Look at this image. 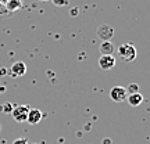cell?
Returning <instances> with one entry per match:
<instances>
[{
  "mask_svg": "<svg viewBox=\"0 0 150 144\" xmlns=\"http://www.w3.org/2000/svg\"><path fill=\"white\" fill-rule=\"evenodd\" d=\"M118 57L125 63H132L136 58V48L131 43H124L118 47Z\"/></svg>",
  "mask_w": 150,
  "mask_h": 144,
  "instance_id": "cell-1",
  "label": "cell"
},
{
  "mask_svg": "<svg viewBox=\"0 0 150 144\" xmlns=\"http://www.w3.org/2000/svg\"><path fill=\"white\" fill-rule=\"evenodd\" d=\"M76 14H78V8L75 7L74 10H71V15H76Z\"/></svg>",
  "mask_w": 150,
  "mask_h": 144,
  "instance_id": "cell-15",
  "label": "cell"
},
{
  "mask_svg": "<svg viewBox=\"0 0 150 144\" xmlns=\"http://www.w3.org/2000/svg\"><path fill=\"white\" fill-rule=\"evenodd\" d=\"M115 63H117V60L114 55H100V58H99V67L103 71L112 70L115 67Z\"/></svg>",
  "mask_w": 150,
  "mask_h": 144,
  "instance_id": "cell-4",
  "label": "cell"
},
{
  "mask_svg": "<svg viewBox=\"0 0 150 144\" xmlns=\"http://www.w3.org/2000/svg\"><path fill=\"white\" fill-rule=\"evenodd\" d=\"M13 144H28V139L25 137H21V139H16L13 141Z\"/></svg>",
  "mask_w": 150,
  "mask_h": 144,
  "instance_id": "cell-14",
  "label": "cell"
},
{
  "mask_svg": "<svg viewBox=\"0 0 150 144\" xmlns=\"http://www.w3.org/2000/svg\"><path fill=\"white\" fill-rule=\"evenodd\" d=\"M13 105H11V103H6V104H3L1 107H0V110H3L1 112H6V114H11V111H13Z\"/></svg>",
  "mask_w": 150,
  "mask_h": 144,
  "instance_id": "cell-12",
  "label": "cell"
},
{
  "mask_svg": "<svg viewBox=\"0 0 150 144\" xmlns=\"http://www.w3.org/2000/svg\"><path fill=\"white\" fill-rule=\"evenodd\" d=\"M6 7H7L8 11H17L22 7V1L21 0H8L7 4H6Z\"/></svg>",
  "mask_w": 150,
  "mask_h": 144,
  "instance_id": "cell-10",
  "label": "cell"
},
{
  "mask_svg": "<svg viewBox=\"0 0 150 144\" xmlns=\"http://www.w3.org/2000/svg\"><path fill=\"white\" fill-rule=\"evenodd\" d=\"M127 93H128V94L139 93V86L136 85V83H131V85L128 86V89H127Z\"/></svg>",
  "mask_w": 150,
  "mask_h": 144,
  "instance_id": "cell-11",
  "label": "cell"
},
{
  "mask_svg": "<svg viewBox=\"0 0 150 144\" xmlns=\"http://www.w3.org/2000/svg\"><path fill=\"white\" fill-rule=\"evenodd\" d=\"M52 3L54 6H59V7H64L68 4V0H52Z\"/></svg>",
  "mask_w": 150,
  "mask_h": 144,
  "instance_id": "cell-13",
  "label": "cell"
},
{
  "mask_svg": "<svg viewBox=\"0 0 150 144\" xmlns=\"http://www.w3.org/2000/svg\"><path fill=\"white\" fill-rule=\"evenodd\" d=\"M39 1H50V0H39Z\"/></svg>",
  "mask_w": 150,
  "mask_h": 144,
  "instance_id": "cell-17",
  "label": "cell"
},
{
  "mask_svg": "<svg viewBox=\"0 0 150 144\" xmlns=\"http://www.w3.org/2000/svg\"><path fill=\"white\" fill-rule=\"evenodd\" d=\"M27 72V65L24 64L22 61H17L11 65V75L14 78H18V76H24Z\"/></svg>",
  "mask_w": 150,
  "mask_h": 144,
  "instance_id": "cell-7",
  "label": "cell"
},
{
  "mask_svg": "<svg viewBox=\"0 0 150 144\" xmlns=\"http://www.w3.org/2000/svg\"><path fill=\"white\" fill-rule=\"evenodd\" d=\"M0 132H1V125H0Z\"/></svg>",
  "mask_w": 150,
  "mask_h": 144,
  "instance_id": "cell-18",
  "label": "cell"
},
{
  "mask_svg": "<svg viewBox=\"0 0 150 144\" xmlns=\"http://www.w3.org/2000/svg\"><path fill=\"white\" fill-rule=\"evenodd\" d=\"M97 36L102 39V42L104 40H110L114 36V29L110 25H102L97 28Z\"/></svg>",
  "mask_w": 150,
  "mask_h": 144,
  "instance_id": "cell-5",
  "label": "cell"
},
{
  "mask_svg": "<svg viewBox=\"0 0 150 144\" xmlns=\"http://www.w3.org/2000/svg\"><path fill=\"white\" fill-rule=\"evenodd\" d=\"M103 144H110V140H103Z\"/></svg>",
  "mask_w": 150,
  "mask_h": 144,
  "instance_id": "cell-16",
  "label": "cell"
},
{
  "mask_svg": "<svg viewBox=\"0 0 150 144\" xmlns=\"http://www.w3.org/2000/svg\"><path fill=\"white\" fill-rule=\"evenodd\" d=\"M127 87H122V86H114L110 90V98H111L114 103H122L127 100Z\"/></svg>",
  "mask_w": 150,
  "mask_h": 144,
  "instance_id": "cell-3",
  "label": "cell"
},
{
  "mask_svg": "<svg viewBox=\"0 0 150 144\" xmlns=\"http://www.w3.org/2000/svg\"><path fill=\"white\" fill-rule=\"evenodd\" d=\"M127 101H128L129 105L132 107H138L143 103V96L140 93H134V94H128L127 96Z\"/></svg>",
  "mask_w": 150,
  "mask_h": 144,
  "instance_id": "cell-9",
  "label": "cell"
},
{
  "mask_svg": "<svg viewBox=\"0 0 150 144\" xmlns=\"http://www.w3.org/2000/svg\"><path fill=\"white\" fill-rule=\"evenodd\" d=\"M99 50H100V54H102V55H112L115 47H114V44H112L110 40H104V42H102Z\"/></svg>",
  "mask_w": 150,
  "mask_h": 144,
  "instance_id": "cell-8",
  "label": "cell"
},
{
  "mask_svg": "<svg viewBox=\"0 0 150 144\" xmlns=\"http://www.w3.org/2000/svg\"><path fill=\"white\" fill-rule=\"evenodd\" d=\"M35 144H36V143H35Z\"/></svg>",
  "mask_w": 150,
  "mask_h": 144,
  "instance_id": "cell-19",
  "label": "cell"
},
{
  "mask_svg": "<svg viewBox=\"0 0 150 144\" xmlns=\"http://www.w3.org/2000/svg\"><path fill=\"white\" fill-rule=\"evenodd\" d=\"M40 121H42V111L38 110V108H29L28 117H27V122L29 123V125H38Z\"/></svg>",
  "mask_w": 150,
  "mask_h": 144,
  "instance_id": "cell-6",
  "label": "cell"
},
{
  "mask_svg": "<svg viewBox=\"0 0 150 144\" xmlns=\"http://www.w3.org/2000/svg\"><path fill=\"white\" fill-rule=\"evenodd\" d=\"M28 111H29V107L28 105H17V107L13 108L11 111V117L16 122H27V117H28Z\"/></svg>",
  "mask_w": 150,
  "mask_h": 144,
  "instance_id": "cell-2",
  "label": "cell"
}]
</instances>
